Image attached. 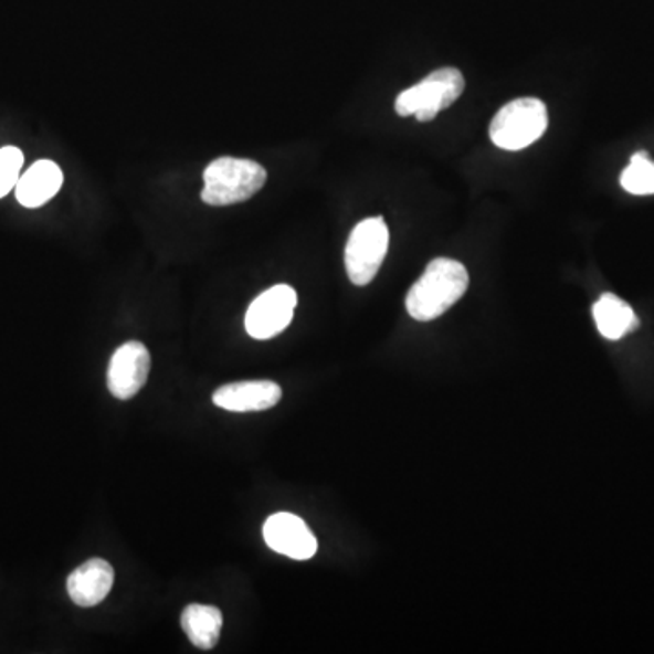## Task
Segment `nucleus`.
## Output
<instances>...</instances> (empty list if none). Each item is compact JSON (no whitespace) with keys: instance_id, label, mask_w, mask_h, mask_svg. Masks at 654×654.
I'll list each match as a JSON object with an SVG mask.
<instances>
[{"instance_id":"15","label":"nucleus","mask_w":654,"mask_h":654,"mask_svg":"<svg viewBox=\"0 0 654 654\" xmlns=\"http://www.w3.org/2000/svg\"><path fill=\"white\" fill-rule=\"evenodd\" d=\"M22 166L24 155L21 149L13 146L0 149V199L15 190L17 182L21 179Z\"/></svg>"},{"instance_id":"7","label":"nucleus","mask_w":654,"mask_h":654,"mask_svg":"<svg viewBox=\"0 0 654 654\" xmlns=\"http://www.w3.org/2000/svg\"><path fill=\"white\" fill-rule=\"evenodd\" d=\"M151 357L144 344L126 342L113 354L108 368V388L118 400L134 399L148 380Z\"/></svg>"},{"instance_id":"11","label":"nucleus","mask_w":654,"mask_h":654,"mask_svg":"<svg viewBox=\"0 0 654 654\" xmlns=\"http://www.w3.org/2000/svg\"><path fill=\"white\" fill-rule=\"evenodd\" d=\"M64 182L62 169L52 160H39L28 168L27 173L21 175L17 182V200L24 208L35 210L46 204L59 193Z\"/></svg>"},{"instance_id":"10","label":"nucleus","mask_w":654,"mask_h":654,"mask_svg":"<svg viewBox=\"0 0 654 654\" xmlns=\"http://www.w3.org/2000/svg\"><path fill=\"white\" fill-rule=\"evenodd\" d=\"M115 571L103 558H92L67 577V594L81 608H93L112 591Z\"/></svg>"},{"instance_id":"5","label":"nucleus","mask_w":654,"mask_h":654,"mask_svg":"<svg viewBox=\"0 0 654 654\" xmlns=\"http://www.w3.org/2000/svg\"><path fill=\"white\" fill-rule=\"evenodd\" d=\"M389 230L382 217L366 219L355 225L346 245V272L355 286H368L388 255Z\"/></svg>"},{"instance_id":"8","label":"nucleus","mask_w":654,"mask_h":654,"mask_svg":"<svg viewBox=\"0 0 654 654\" xmlns=\"http://www.w3.org/2000/svg\"><path fill=\"white\" fill-rule=\"evenodd\" d=\"M264 540L273 551L293 560L315 557L318 544L306 521L292 513H276L264 524Z\"/></svg>"},{"instance_id":"13","label":"nucleus","mask_w":654,"mask_h":654,"mask_svg":"<svg viewBox=\"0 0 654 654\" xmlns=\"http://www.w3.org/2000/svg\"><path fill=\"white\" fill-rule=\"evenodd\" d=\"M180 622L194 647L210 651L219 644L220 631H222L220 609L202 605V603H191L182 611Z\"/></svg>"},{"instance_id":"14","label":"nucleus","mask_w":654,"mask_h":654,"mask_svg":"<svg viewBox=\"0 0 654 654\" xmlns=\"http://www.w3.org/2000/svg\"><path fill=\"white\" fill-rule=\"evenodd\" d=\"M620 184L631 194H654V162L645 151L631 157L627 168L620 175Z\"/></svg>"},{"instance_id":"1","label":"nucleus","mask_w":654,"mask_h":654,"mask_svg":"<svg viewBox=\"0 0 654 654\" xmlns=\"http://www.w3.org/2000/svg\"><path fill=\"white\" fill-rule=\"evenodd\" d=\"M467 287L470 273L464 264L451 259H435L409 289L405 307L414 320L430 323L455 306L464 297Z\"/></svg>"},{"instance_id":"3","label":"nucleus","mask_w":654,"mask_h":654,"mask_svg":"<svg viewBox=\"0 0 654 654\" xmlns=\"http://www.w3.org/2000/svg\"><path fill=\"white\" fill-rule=\"evenodd\" d=\"M465 89L464 75L456 67H440L416 86L400 93L394 109L400 117L414 115L419 123H430L442 109L461 98Z\"/></svg>"},{"instance_id":"4","label":"nucleus","mask_w":654,"mask_h":654,"mask_svg":"<svg viewBox=\"0 0 654 654\" xmlns=\"http://www.w3.org/2000/svg\"><path fill=\"white\" fill-rule=\"evenodd\" d=\"M547 124L546 104L540 98H517L496 113L489 126V137L500 149L520 151L542 138Z\"/></svg>"},{"instance_id":"2","label":"nucleus","mask_w":654,"mask_h":654,"mask_svg":"<svg viewBox=\"0 0 654 654\" xmlns=\"http://www.w3.org/2000/svg\"><path fill=\"white\" fill-rule=\"evenodd\" d=\"M266 180V169L261 164L222 157L205 168L204 190L200 197L210 205L239 204L259 193Z\"/></svg>"},{"instance_id":"12","label":"nucleus","mask_w":654,"mask_h":654,"mask_svg":"<svg viewBox=\"0 0 654 654\" xmlns=\"http://www.w3.org/2000/svg\"><path fill=\"white\" fill-rule=\"evenodd\" d=\"M593 317L600 335L608 340H620L639 327V318L627 302L605 293L593 306Z\"/></svg>"},{"instance_id":"9","label":"nucleus","mask_w":654,"mask_h":654,"mask_svg":"<svg viewBox=\"0 0 654 654\" xmlns=\"http://www.w3.org/2000/svg\"><path fill=\"white\" fill-rule=\"evenodd\" d=\"M281 399V386L272 380L225 383L213 393L215 405L228 409V411H235V413L275 408Z\"/></svg>"},{"instance_id":"6","label":"nucleus","mask_w":654,"mask_h":654,"mask_svg":"<svg viewBox=\"0 0 654 654\" xmlns=\"http://www.w3.org/2000/svg\"><path fill=\"white\" fill-rule=\"evenodd\" d=\"M297 300V292L286 284L267 289L253 300L245 313V331L256 340L276 337L292 324Z\"/></svg>"}]
</instances>
